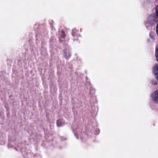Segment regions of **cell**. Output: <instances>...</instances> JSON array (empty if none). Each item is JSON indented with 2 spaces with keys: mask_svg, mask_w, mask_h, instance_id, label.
Returning <instances> with one entry per match:
<instances>
[{
  "mask_svg": "<svg viewBox=\"0 0 158 158\" xmlns=\"http://www.w3.org/2000/svg\"><path fill=\"white\" fill-rule=\"evenodd\" d=\"M151 97L154 102L158 103V90L153 92L151 95Z\"/></svg>",
  "mask_w": 158,
  "mask_h": 158,
  "instance_id": "1",
  "label": "cell"
},
{
  "mask_svg": "<svg viewBox=\"0 0 158 158\" xmlns=\"http://www.w3.org/2000/svg\"><path fill=\"white\" fill-rule=\"evenodd\" d=\"M153 72L155 77L158 80V64H156L153 67Z\"/></svg>",
  "mask_w": 158,
  "mask_h": 158,
  "instance_id": "2",
  "label": "cell"
},
{
  "mask_svg": "<svg viewBox=\"0 0 158 158\" xmlns=\"http://www.w3.org/2000/svg\"><path fill=\"white\" fill-rule=\"evenodd\" d=\"M156 57L157 60L158 61V48L156 49Z\"/></svg>",
  "mask_w": 158,
  "mask_h": 158,
  "instance_id": "3",
  "label": "cell"
},
{
  "mask_svg": "<svg viewBox=\"0 0 158 158\" xmlns=\"http://www.w3.org/2000/svg\"><path fill=\"white\" fill-rule=\"evenodd\" d=\"M156 14H157V16L158 17V6L156 7Z\"/></svg>",
  "mask_w": 158,
  "mask_h": 158,
  "instance_id": "4",
  "label": "cell"
},
{
  "mask_svg": "<svg viewBox=\"0 0 158 158\" xmlns=\"http://www.w3.org/2000/svg\"><path fill=\"white\" fill-rule=\"evenodd\" d=\"M156 32H157V34L158 35V25H157V28H156Z\"/></svg>",
  "mask_w": 158,
  "mask_h": 158,
  "instance_id": "5",
  "label": "cell"
}]
</instances>
